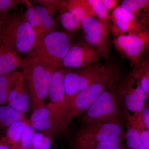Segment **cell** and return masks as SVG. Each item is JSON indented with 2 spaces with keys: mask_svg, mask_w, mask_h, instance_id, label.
Returning <instances> with one entry per match:
<instances>
[{
  "mask_svg": "<svg viewBox=\"0 0 149 149\" xmlns=\"http://www.w3.org/2000/svg\"><path fill=\"white\" fill-rule=\"evenodd\" d=\"M141 141L146 149H149V131L146 128L139 131Z\"/></svg>",
  "mask_w": 149,
  "mask_h": 149,
  "instance_id": "d590c367",
  "label": "cell"
},
{
  "mask_svg": "<svg viewBox=\"0 0 149 149\" xmlns=\"http://www.w3.org/2000/svg\"><path fill=\"white\" fill-rule=\"evenodd\" d=\"M101 58L95 50L83 41L72 44L59 68L80 69L99 62Z\"/></svg>",
  "mask_w": 149,
  "mask_h": 149,
  "instance_id": "7c38bea8",
  "label": "cell"
},
{
  "mask_svg": "<svg viewBox=\"0 0 149 149\" xmlns=\"http://www.w3.org/2000/svg\"><path fill=\"white\" fill-rule=\"evenodd\" d=\"M137 21L143 22L146 24L135 14L121 5L118 6L113 10L108 18V22H133Z\"/></svg>",
  "mask_w": 149,
  "mask_h": 149,
  "instance_id": "603a6c76",
  "label": "cell"
},
{
  "mask_svg": "<svg viewBox=\"0 0 149 149\" xmlns=\"http://www.w3.org/2000/svg\"><path fill=\"white\" fill-rule=\"evenodd\" d=\"M107 10L109 13L111 11H113L118 6L119 1L118 0H100Z\"/></svg>",
  "mask_w": 149,
  "mask_h": 149,
  "instance_id": "e575fe53",
  "label": "cell"
},
{
  "mask_svg": "<svg viewBox=\"0 0 149 149\" xmlns=\"http://www.w3.org/2000/svg\"><path fill=\"white\" fill-rule=\"evenodd\" d=\"M73 149H91L90 148H85V147H73Z\"/></svg>",
  "mask_w": 149,
  "mask_h": 149,
  "instance_id": "74e56055",
  "label": "cell"
},
{
  "mask_svg": "<svg viewBox=\"0 0 149 149\" xmlns=\"http://www.w3.org/2000/svg\"><path fill=\"white\" fill-rule=\"evenodd\" d=\"M20 72L14 71L0 75V106L8 103L9 95Z\"/></svg>",
  "mask_w": 149,
  "mask_h": 149,
  "instance_id": "ffe728a7",
  "label": "cell"
},
{
  "mask_svg": "<svg viewBox=\"0 0 149 149\" xmlns=\"http://www.w3.org/2000/svg\"><path fill=\"white\" fill-rule=\"evenodd\" d=\"M141 117L144 125L149 131V103H146L141 112Z\"/></svg>",
  "mask_w": 149,
  "mask_h": 149,
  "instance_id": "836d02e7",
  "label": "cell"
},
{
  "mask_svg": "<svg viewBox=\"0 0 149 149\" xmlns=\"http://www.w3.org/2000/svg\"><path fill=\"white\" fill-rule=\"evenodd\" d=\"M91 149H127L122 144L116 143L111 142H102L97 144Z\"/></svg>",
  "mask_w": 149,
  "mask_h": 149,
  "instance_id": "d6a6232c",
  "label": "cell"
},
{
  "mask_svg": "<svg viewBox=\"0 0 149 149\" xmlns=\"http://www.w3.org/2000/svg\"><path fill=\"white\" fill-rule=\"evenodd\" d=\"M124 125L110 122H99L80 127L74 134L73 147L91 148L102 142L122 144L125 140Z\"/></svg>",
  "mask_w": 149,
  "mask_h": 149,
  "instance_id": "5b68a950",
  "label": "cell"
},
{
  "mask_svg": "<svg viewBox=\"0 0 149 149\" xmlns=\"http://www.w3.org/2000/svg\"><path fill=\"white\" fill-rule=\"evenodd\" d=\"M32 102L33 111L45 106L48 88L55 68L31 59H23L21 66Z\"/></svg>",
  "mask_w": 149,
  "mask_h": 149,
  "instance_id": "277c9868",
  "label": "cell"
},
{
  "mask_svg": "<svg viewBox=\"0 0 149 149\" xmlns=\"http://www.w3.org/2000/svg\"><path fill=\"white\" fill-rule=\"evenodd\" d=\"M116 90L123 105L125 120L141 114L148 97L130 73L121 81H118Z\"/></svg>",
  "mask_w": 149,
  "mask_h": 149,
  "instance_id": "ba28073f",
  "label": "cell"
},
{
  "mask_svg": "<svg viewBox=\"0 0 149 149\" xmlns=\"http://www.w3.org/2000/svg\"><path fill=\"white\" fill-rule=\"evenodd\" d=\"M72 44L67 33L55 30L46 35L40 44L27 54L25 58L59 68L60 63Z\"/></svg>",
  "mask_w": 149,
  "mask_h": 149,
  "instance_id": "8992f818",
  "label": "cell"
},
{
  "mask_svg": "<svg viewBox=\"0 0 149 149\" xmlns=\"http://www.w3.org/2000/svg\"><path fill=\"white\" fill-rule=\"evenodd\" d=\"M17 145L9 147L6 145L0 144V149H17Z\"/></svg>",
  "mask_w": 149,
  "mask_h": 149,
  "instance_id": "8d00e7d4",
  "label": "cell"
},
{
  "mask_svg": "<svg viewBox=\"0 0 149 149\" xmlns=\"http://www.w3.org/2000/svg\"><path fill=\"white\" fill-rule=\"evenodd\" d=\"M66 8L80 22L85 17H94L87 0H68L66 1Z\"/></svg>",
  "mask_w": 149,
  "mask_h": 149,
  "instance_id": "7402d4cb",
  "label": "cell"
},
{
  "mask_svg": "<svg viewBox=\"0 0 149 149\" xmlns=\"http://www.w3.org/2000/svg\"><path fill=\"white\" fill-rule=\"evenodd\" d=\"M35 8L40 17V26L35 32L36 47L42 42L46 35L56 30V24L53 16L45 8L40 6H35Z\"/></svg>",
  "mask_w": 149,
  "mask_h": 149,
  "instance_id": "9a60e30c",
  "label": "cell"
},
{
  "mask_svg": "<svg viewBox=\"0 0 149 149\" xmlns=\"http://www.w3.org/2000/svg\"><path fill=\"white\" fill-rule=\"evenodd\" d=\"M0 37L18 55H27L36 45L35 31L19 12L0 17Z\"/></svg>",
  "mask_w": 149,
  "mask_h": 149,
  "instance_id": "7a4b0ae2",
  "label": "cell"
},
{
  "mask_svg": "<svg viewBox=\"0 0 149 149\" xmlns=\"http://www.w3.org/2000/svg\"><path fill=\"white\" fill-rule=\"evenodd\" d=\"M32 128L38 132L44 133L52 137L57 134L61 135L59 125L54 116L43 118L33 123H30Z\"/></svg>",
  "mask_w": 149,
  "mask_h": 149,
  "instance_id": "d6986e66",
  "label": "cell"
},
{
  "mask_svg": "<svg viewBox=\"0 0 149 149\" xmlns=\"http://www.w3.org/2000/svg\"><path fill=\"white\" fill-rule=\"evenodd\" d=\"M59 20L63 27L68 32H75L82 29L81 22L66 8L59 15Z\"/></svg>",
  "mask_w": 149,
  "mask_h": 149,
  "instance_id": "cb8c5ba5",
  "label": "cell"
},
{
  "mask_svg": "<svg viewBox=\"0 0 149 149\" xmlns=\"http://www.w3.org/2000/svg\"><path fill=\"white\" fill-rule=\"evenodd\" d=\"M25 5L27 9L23 13L24 18L35 32L40 26V16L35 9V6H33L31 2L28 1Z\"/></svg>",
  "mask_w": 149,
  "mask_h": 149,
  "instance_id": "83f0119b",
  "label": "cell"
},
{
  "mask_svg": "<svg viewBox=\"0 0 149 149\" xmlns=\"http://www.w3.org/2000/svg\"><path fill=\"white\" fill-rule=\"evenodd\" d=\"M52 116L54 117L50 109L47 106V105H45L42 107L33 111L29 119V121L30 123H33L43 118Z\"/></svg>",
  "mask_w": 149,
  "mask_h": 149,
  "instance_id": "1f68e13d",
  "label": "cell"
},
{
  "mask_svg": "<svg viewBox=\"0 0 149 149\" xmlns=\"http://www.w3.org/2000/svg\"><path fill=\"white\" fill-rule=\"evenodd\" d=\"M120 5L135 14L147 24L149 17V0H124Z\"/></svg>",
  "mask_w": 149,
  "mask_h": 149,
  "instance_id": "44dd1931",
  "label": "cell"
},
{
  "mask_svg": "<svg viewBox=\"0 0 149 149\" xmlns=\"http://www.w3.org/2000/svg\"><path fill=\"white\" fill-rule=\"evenodd\" d=\"M81 24L84 42L95 50L101 58L108 60L111 52L108 26L93 17L84 18Z\"/></svg>",
  "mask_w": 149,
  "mask_h": 149,
  "instance_id": "8fae6325",
  "label": "cell"
},
{
  "mask_svg": "<svg viewBox=\"0 0 149 149\" xmlns=\"http://www.w3.org/2000/svg\"><path fill=\"white\" fill-rule=\"evenodd\" d=\"M113 45L133 67L149 54V33L147 28L114 37Z\"/></svg>",
  "mask_w": 149,
  "mask_h": 149,
  "instance_id": "52a82bcc",
  "label": "cell"
},
{
  "mask_svg": "<svg viewBox=\"0 0 149 149\" xmlns=\"http://www.w3.org/2000/svg\"><path fill=\"white\" fill-rule=\"evenodd\" d=\"M21 121L30 122L25 115L15 110L9 105L0 106V133L14 123Z\"/></svg>",
  "mask_w": 149,
  "mask_h": 149,
  "instance_id": "e0dca14e",
  "label": "cell"
},
{
  "mask_svg": "<svg viewBox=\"0 0 149 149\" xmlns=\"http://www.w3.org/2000/svg\"><path fill=\"white\" fill-rule=\"evenodd\" d=\"M107 64L99 62L80 69H68L64 78L66 100L74 97L97 80L105 70Z\"/></svg>",
  "mask_w": 149,
  "mask_h": 149,
  "instance_id": "30bf717a",
  "label": "cell"
},
{
  "mask_svg": "<svg viewBox=\"0 0 149 149\" xmlns=\"http://www.w3.org/2000/svg\"><path fill=\"white\" fill-rule=\"evenodd\" d=\"M30 122L21 121L14 123L3 132L0 144L9 147L18 145L24 130Z\"/></svg>",
  "mask_w": 149,
  "mask_h": 149,
  "instance_id": "2e32d148",
  "label": "cell"
},
{
  "mask_svg": "<svg viewBox=\"0 0 149 149\" xmlns=\"http://www.w3.org/2000/svg\"><path fill=\"white\" fill-rule=\"evenodd\" d=\"M147 29H148V31L149 33V17L148 19V23L147 24Z\"/></svg>",
  "mask_w": 149,
  "mask_h": 149,
  "instance_id": "f35d334b",
  "label": "cell"
},
{
  "mask_svg": "<svg viewBox=\"0 0 149 149\" xmlns=\"http://www.w3.org/2000/svg\"><path fill=\"white\" fill-rule=\"evenodd\" d=\"M125 140L127 149H146L142 143L139 131L126 125Z\"/></svg>",
  "mask_w": 149,
  "mask_h": 149,
  "instance_id": "484cf974",
  "label": "cell"
},
{
  "mask_svg": "<svg viewBox=\"0 0 149 149\" xmlns=\"http://www.w3.org/2000/svg\"><path fill=\"white\" fill-rule=\"evenodd\" d=\"M23 59L0 37V75L8 74L21 67Z\"/></svg>",
  "mask_w": 149,
  "mask_h": 149,
  "instance_id": "5bb4252c",
  "label": "cell"
},
{
  "mask_svg": "<svg viewBox=\"0 0 149 149\" xmlns=\"http://www.w3.org/2000/svg\"><path fill=\"white\" fill-rule=\"evenodd\" d=\"M30 1L45 8L52 16L60 14L66 8V1L64 0H34Z\"/></svg>",
  "mask_w": 149,
  "mask_h": 149,
  "instance_id": "d4e9b609",
  "label": "cell"
},
{
  "mask_svg": "<svg viewBox=\"0 0 149 149\" xmlns=\"http://www.w3.org/2000/svg\"><path fill=\"white\" fill-rule=\"evenodd\" d=\"M27 0H0V17L11 12L20 5L26 4Z\"/></svg>",
  "mask_w": 149,
  "mask_h": 149,
  "instance_id": "4dcf8cb0",
  "label": "cell"
},
{
  "mask_svg": "<svg viewBox=\"0 0 149 149\" xmlns=\"http://www.w3.org/2000/svg\"><path fill=\"white\" fill-rule=\"evenodd\" d=\"M35 133V129L28 124L24 130L19 143L20 149H34L33 139Z\"/></svg>",
  "mask_w": 149,
  "mask_h": 149,
  "instance_id": "f1b7e54d",
  "label": "cell"
},
{
  "mask_svg": "<svg viewBox=\"0 0 149 149\" xmlns=\"http://www.w3.org/2000/svg\"><path fill=\"white\" fill-rule=\"evenodd\" d=\"M94 17L108 25L109 12L105 8L100 0H87Z\"/></svg>",
  "mask_w": 149,
  "mask_h": 149,
  "instance_id": "4316f807",
  "label": "cell"
},
{
  "mask_svg": "<svg viewBox=\"0 0 149 149\" xmlns=\"http://www.w3.org/2000/svg\"><path fill=\"white\" fill-rule=\"evenodd\" d=\"M120 78L117 68L107 63L105 70L97 80L74 97L66 100L65 128L66 133L73 120L84 114L106 88Z\"/></svg>",
  "mask_w": 149,
  "mask_h": 149,
  "instance_id": "6da1fadb",
  "label": "cell"
},
{
  "mask_svg": "<svg viewBox=\"0 0 149 149\" xmlns=\"http://www.w3.org/2000/svg\"><path fill=\"white\" fill-rule=\"evenodd\" d=\"M68 70L67 68H59L53 73L49 84L47 96L50 102L46 105L58 122L62 136H64L67 133L65 128L66 93L64 78Z\"/></svg>",
  "mask_w": 149,
  "mask_h": 149,
  "instance_id": "9c48e42d",
  "label": "cell"
},
{
  "mask_svg": "<svg viewBox=\"0 0 149 149\" xmlns=\"http://www.w3.org/2000/svg\"><path fill=\"white\" fill-rule=\"evenodd\" d=\"M149 97V54L140 62L133 67L130 72Z\"/></svg>",
  "mask_w": 149,
  "mask_h": 149,
  "instance_id": "ac0fdd59",
  "label": "cell"
},
{
  "mask_svg": "<svg viewBox=\"0 0 149 149\" xmlns=\"http://www.w3.org/2000/svg\"><path fill=\"white\" fill-rule=\"evenodd\" d=\"M52 137L44 133L36 132L33 139L34 149H52Z\"/></svg>",
  "mask_w": 149,
  "mask_h": 149,
  "instance_id": "f546056e",
  "label": "cell"
},
{
  "mask_svg": "<svg viewBox=\"0 0 149 149\" xmlns=\"http://www.w3.org/2000/svg\"><path fill=\"white\" fill-rule=\"evenodd\" d=\"M29 95L24 77L20 72L9 95L8 105L15 110L25 115L29 108Z\"/></svg>",
  "mask_w": 149,
  "mask_h": 149,
  "instance_id": "4fadbf2b",
  "label": "cell"
},
{
  "mask_svg": "<svg viewBox=\"0 0 149 149\" xmlns=\"http://www.w3.org/2000/svg\"><path fill=\"white\" fill-rule=\"evenodd\" d=\"M118 81L109 86L90 108L78 119L77 122L80 127L99 122L124 125L123 105L116 90Z\"/></svg>",
  "mask_w": 149,
  "mask_h": 149,
  "instance_id": "3957f363",
  "label": "cell"
}]
</instances>
